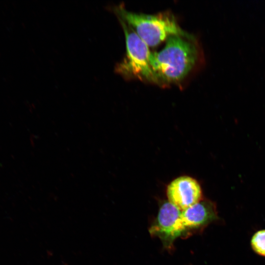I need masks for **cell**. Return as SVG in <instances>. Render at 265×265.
I'll list each match as a JSON object with an SVG mask.
<instances>
[{"mask_svg": "<svg viewBox=\"0 0 265 265\" xmlns=\"http://www.w3.org/2000/svg\"><path fill=\"white\" fill-rule=\"evenodd\" d=\"M199 55L194 36L187 32L169 37L163 49L150 55L151 67L159 85L180 82L193 68Z\"/></svg>", "mask_w": 265, "mask_h": 265, "instance_id": "6da1fadb", "label": "cell"}, {"mask_svg": "<svg viewBox=\"0 0 265 265\" xmlns=\"http://www.w3.org/2000/svg\"><path fill=\"white\" fill-rule=\"evenodd\" d=\"M118 19L123 20L149 47H155L171 35L186 33L170 12L149 15L127 10L122 5L114 8Z\"/></svg>", "mask_w": 265, "mask_h": 265, "instance_id": "7a4b0ae2", "label": "cell"}, {"mask_svg": "<svg viewBox=\"0 0 265 265\" xmlns=\"http://www.w3.org/2000/svg\"><path fill=\"white\" fill-rule=\"evenodd\" d=\"M126 41V54L115 67L116 72L126 79H134L159 85L150 62L149 47L123 20L119 19Z\"/></svg>", "mask_w": 265, "mask_h": 265, "instance_id": "3957f363", "label": "cell"}, {"mask_svg": "<svg viewBox=\"0 0 265 265\" xmlns=\"http://www.w3.org/2000/svg\"><path fill=\"white\" fill-rule=\"evenodd\" d=\"M182 211L173 204L165 202L160 206L156 220L149 229L152 236L159 237L167 248L175 239L182 235L179 226Z\"/></svg>", "mask_w": 265, "mask_h": 265, "instance_id": "277c9868", "label": "cell"}, {"mask_svg": "<svg viewBox=\"0 0 265 265\" xmlns=\"http://www.w3.org/2000/svg\"><path fill=\"white\" fill-rule=\"evenodd\" d=\"M166 193L169 202L181 211L202 199L199 184L195 179L187 176H180L172 181L167 187Z\"/></svg>", "mask_w": 265, "mask_h": 265, "instance_id": "5b68a950", "label": "cell"}, {"mask_svg": "<svg viewBox=\"0 0 265 265\" xmlns=\"http://www.w3.org/2000/svg\"><path fill=\"white\" fill-rule=\"evenodd\" d=\"M218 219L216 204L209 200H202L182 211L179 225L183 234L205 227Z\"/></svg>", "mask_w": 265, "mask_h": 265, "instance_id": "8992f818", "label": "cell"}, {"mask_svg": "<svg viewBox=\"0 0 265 265\" xmlns=\"http://www.w3.org/2000/svg\"><path fill=\"white\" fill-rule=\"evenodd\" d=\"M250 243L252 248L256 253L265 257V229L255 233Z\"/></svg>", "mask_w": 265, "mask_h": 265, "instance_id": "52a82bcc", "label": "cell"}]
</instances>
